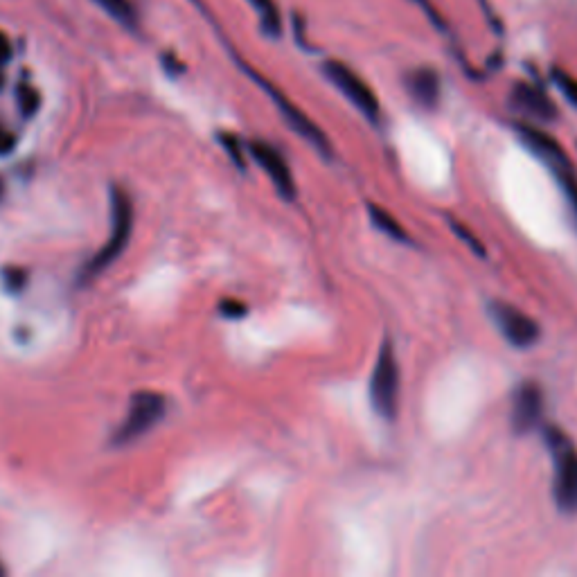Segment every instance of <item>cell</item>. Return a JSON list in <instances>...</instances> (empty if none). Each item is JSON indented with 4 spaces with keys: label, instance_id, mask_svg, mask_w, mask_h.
I'll return each mask as SVG.
<instances>
[{
    "label": "cell",
    "instance_id": "cell-1",
    "mask_svg": "<svg viewBox=\"0 0 577 577\" xmlns=\"http://www.w3.org/2000/svg\"><path fill=\"white\" fill-rule=\"evenodd\" d=\"M546 445L553 456V496L557 508L566 514L577 512V447L557 426H546Z\"/></svg>",
    "mask_w": 577,
    "mask_h": 577
},
{
    "label": "cell",
    "instance_id": "cell-2",
    "mask_svg": "<svg viewBox=\"0 0 577 577\" xmlns=\"http://www.w3.org/2000/svg\"><path fill=\"white\" fill-rule=\"evenodd\" d=\"M133 228V208L127 194L122 190H111V235L106 239V244L97 251L91 262L84 266V280L95 278L97 273H102L106 266H111L122 255L124 248L129 244Z\"/></svg>",
    "mask_w": 577,
    "mask_h": 577
},
{
    "label": "cell",
    "instance_id": "cell-3",
    "mask_svg": "<svg viewBox=\"0 0 577 577\" xmlns=\"http://www.w3.org/2000/svg\"><path fill=\"white\" fill-rule=\"evenodd\" d=\"M370 402L381 417H386V420H395L397 406H399V366H397L395 348H393V343H390V339H386L384 345H381L377 363H375V368H372Z\"/></svg>",
    "mask_w": 577,
    "mask_h": 577
},
{
    "label": "cell",
    "instance_id": "cell-4",
    "mask_svg": "<svg viewBox=\"0 0 577 577\" xmlns=\"http://www.w3.org/2000/svg\"><path fill=\"white\" fill-rule=\"evenodd\" d=\"M165 413V397L158 393H138L133 395L127 417L115 431V445H129L152 429Z\"/></svg>",
    "mask_w": 577,
    "mask_h": 577
},
{
    "label": "cell",
    "instance_id": "cell-5",
    "mask_svg": "<svg viewBox=\"0 0 577 577\" xmlns=\"http://www.w3.org/2000/svg\"><path fill=\"white\" fill-rule=\"evenodd\" d=\"M490 314L496 327H499L501 334L505 336V341L514 345V348H530V345L537 343L541 334L539 325L535 318L523 314L519 307L496 300V303L490 305Z\"/></svg>",
    "mask_w": 577,
    "mask_h": 577
},
{
    "label": "cell",
    "instance_id": "cell-6",
    "mask_svg": "<svg viewBox=\"0 0 577 577\" xmlns=\"http://www.w3.org/2000/svg\"><path fill=\"white\" fill-rule=\"evenodd\" d=\"M541 411H544V393H541L539 384H535V381H523V384L514 390L512 429L517 431L519 436L535 429L541 420Z\"/></svg>",
    "mask_w": 577,
    "mask_h": 577
},
{
    "label": "cell",
    "instance_id": "cell-7",
    "mask_svg": "<svg viewBox=\"0 0 577 577\" xmlns=\"http://www.w3.org/2000/svg\"><path fill=\"white\" fill-rule=\"evenodd\" d=\"M251 154L257 161V165L269 174V179L273 181L275 190H278L284 199L291 201L296 197V183H294V174H291L287 161L280 152H275L273 147L264 145V142H253L251 145Z\"/></svg>",
    "mask_w": 577,
    "mask_h": 577
},
{
    "label": "cell",
    "instance_id": "cell-8",
    "mask_svg": "<svg viewBox=\"0 0 577 577\" xmlns=\"http://www.w3.org/2000/svg\"><path fill=\"white\" fill-rule=\"evenodd\" d=\"M548 167L553 170L555 179L559 183V188H562L564 197L568 201V206H571L573 217L577 221V174H575L573 165H571V158H566V161H559V163H553V165H548Z\"/></svg>",
    "mask_w": 577,
    "mask_h": 577
},
{
    "label": "cell",
    "instance_id": "cell-9",
    "mask_svg": "<svg viewBox=\"0 0 577 577\" xmlns=\"http://www.w3.org/2000/svg\"><path fill=\"white\" fill-rule=\"evenodd\" d=\"M368 212H370L372 224H375V228H379L381 233L397 239V242H408V233L402 228V224H399V221L395 219L393 212H388L386 208L377 206V203H370Z\"/></svg>",
    "mask_w": 577,
    "mask_h": 577
},
{
    "label": "cell",
    "instance_id": "cell-10",
    "mask_svg": "<svg viewBox=\"0 0 577 577\" xmlns=\"http://www.w3.org/2000/svg\"><path fill=\"white\" fill-rule=\"evenodd\" d=\"M95 3L100 5L106 14H111L115 21L122 23L127 30L138 28V14L129 0H95Z\"/></svg>",
    "mask_w": 577,
    "mask_h": 577
},
{
    "label": "cell",
    "instance_id": "cell-11",
    "mask_svg": "<svg viewBox=\"0 0 577 577\" xmlns=\"http://www.w3.org/2000/svg\"><path fill=\"white\" fill-rule=\"evenodd\" d=\"M16 97H19V106H21L23 115H32L34 111L39 109V93L34 91V88L21 86L19 93H16Z\"/></svg>",
    "mask_w": 577,
    "mask_h": 577
},
{
    "label": "cell",
    "instance_id": "cell-12",
    "mask_svg": "<svg viewBox=\"0 0 577 577\" xmlns=\"http://www.w3.org/2000/svg\"><path fill=\"white\" fill-rule=\"evenodd\" d=\"M451 228H454V233L463 239V242L472 248V251L476 253V255H485V248H483V244L478 242V239L469 233V230L463 226V224H456V221H451Z\"/></svg>",
    "mask_w": 577,
    "mask_h": 577
},
{
    "label": "cell",
    "instance_id": "cell-13",
    "mask_svg": "<svg viewBox=\"0 0 577 577\" xmlns=\"http://www.w3.org/2000/svg\"><path fill=\"white\" fill-rule=\"evenodd\" d=\"M221 314L228 318H242L246 314V305L239 303V300H224L221 303Z\"/></svg>",
    "mask_w": 577,
    "mask_h": 577
},
{
    "label": "cell",
    "instance_id": "cell-14",
    "mask_svg": "<svg viewBox=\"0 0 577 577\" xmlns=\"http://www.w3.org/2000/svg\"><path fill=\"white\" fill-rule=\"evenodd\" d=\"M14 147H16L14 133L7 131V129L3 127V124H0V156L14 152Z\"/></svg>",
    "mask_w": 577,
    "mask_h": 577
},
{
    "label": "cell",
    "instance_id": "cell-15",
    "mask_svg": "<svg viewBox=\"0 0 577 577\" xmlns=\"http://www.w3.org/2000/svg\"><path fill=\"white\" fill-rule=\"evenodd\" d=\"M221 142H224V147L230 152V156H233V161L239 165V167H244V156L239 154V149H237V140L233 136H221Z\"/></svg>",
    "mask_w": 577,
    "mask_h": 577
},
{
    "label": "cell",
    "instance_id": "cell-16",
    "mask_svg": "<svg viewBox=\"0 0 577 577\" xmlns=\"http://www.w3.org/2000/svg\"><path fill=\"white\" fill-rule=\"evenodd\" d=\"M12 59V43L0 32V64H7Z\"/></svg>",
    "mask_w": 577,
    "mask_h": 577
},
{
    "label": "cell",
    "instance_id": "cell-17",
    "mask_svg": "<svg viewBox=\"0 0 577 577\" xmlns=\"http://www.w3.org/2000/svg\"><path fill=\"white\" fill-rule=\"evenodd\" d=\"M3 192H5V185H3V179H0V199H3Z\"/></svg>",
    "mask_w": 577,
    "mask_h": 577
},
{
    "label": "cell",
    "instance_id": "cell-18",
    "mask_svg": "<svg viewBox=\"0 0 577 577\" xmlns=\"http://www.w3.org/2000/svg\"><path fill=\"white\" fill-rule=\"evenodd\" d=\"M3 573H5V568H3V564H0V575H3Z\"/></svg>",
    "mask_w": 577,
    "mask_h": 577
},
{
    "label": "cell",
    "instance_id": "cell-19",
    "mask_svg": "<svg viewBox=\"0 0 577 577\" xmlns=\"http://www.w3.org/2000/svg\"><path fill=\"white\" fill-rule=\"evenodd\" d=\"M0 86H3V75H0Z\"/></svg>",
    "mask_w": 577,
    "mask_h": 577
}]
</instances>
